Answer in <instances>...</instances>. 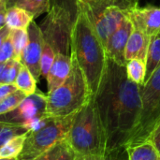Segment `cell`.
Here are the masks:
<instances>
[{"instance_id": "obj_30", "label": "cell", "mask_w": 160, "mask_h": 160, "mask_svg": "<svg viewBox=\"0 0 160 160\" xmlns=\"http://www.w3.org/2000/svg\"><path fill=\"white\" fill-rule=\"evenodd\" d=\"M11 59H14V51L10 37L8 36L0 47V63H5Z\"/></svg>"}, {"instance_id": "obj_40", "label": "cell", "mask_w": 160, "mask_h": 160, "mask_svg": "<svg viewBox=\"0 0 160 160\" xmlns=\"http://www.w3.org/2000/svg\"><path fill=\"white\" fill-rule=\"evenodd\" d=\"M0 160H16V159H8V158H0Z\"/></svg>"}, {"instance_id": "obj_19", "label": "cell", "mask_w": 160, "mask_h": 160, "mask_svg": "<svg viewBox=\"0 0 160 160\" xmlns=\"http://www.w3.org/2000/svg\"><path fill=\"white\" fill-rule=\"evenodd\" d=\"M37 82V80L30 72V70L24 65L22 64L18 76L14 82V84L16 85L17 89L23 92L27 97L31 96L38 90Z\"/></svg>"}, {"instance_id": "obj_2", "label": "cell", "mask_w": 160, "mask_h": 160, "mask_svg": "<svg viewBox=\"0 0 160 160\" xmlns=\"http://www.w3.org/2000/svg\"><path fill=\"white\" fill-rule=\"evenodd\" d=\"M70 53L74 55L82 70L94 98L105 73L108 57L94 26L85 13L78 8L72 26Z\"/></svg>"}, {"instance_id": "obj_34", "label": "cell", "mask_w": 160, "mask_h": 160, "mask_svg": "<svg viewBox=\"0 0 160 160\" xmlns=\"http://www.w3.org/2000/svg\"><path fill=\"white\" fill-rule=\"evenodd\" d=\"M150 141H152V142L155 144V146L157 147V149L158 150L160 154V124L158 127L156 128V130L154 131Z\"/></svg>"}, {"instance_id": "obj_16", "label": "cell", "mask_w": 160, "mask_h": 160, "mask_svg": "<svg viewBox=\"0 0 160 160\" xmlns=\"http://www.w3.org/2000/svg\"><path fill=\"white\" fill-rule=\"evenodd\" d=\"M34 18L31 12L17 6L7 8L5 12V23L10 29H27Z\"/></svg>"}, {"instance_id": "obj_20", "label": "cell", "mask_w": 160, "mask_h": 160, "mask_svg": "<svg viewBox=\"0 0 160 160\" xmlns=\"http://www.w3.org/2000/svg\"><path fill=\"white\" fill-rule=\"evenodd\" d=\"M127 75L130 81L136 84L142 86L145 82L146 75V62L140 58H134L126 64Z\"/></svg>"}, {"instance_id": "obj_7", "label": "cell", "mask_w": 160, "mask_h": 160, "mask_svg": "<svg viewBox=\"0 0 160 160\" xmlns=\"http://www.w3.org/2000/svg\"><path fill=\"white\" fill-rule=\"evenodd\" d=\"M73 22L70 12L65 7L53 5L50 8L39 27L44 41L55 53L70 55Z\"/></svg>"}, {"instance_id": "obj_24", "label": "cell", "mask_w": 160, "mask_h": 160, "mask_svg": "<svg viewBox=\"0 0 160 160\" xmlns=\"http://www.w3.org/2000/svg\"><path fill=\"white\" fill-rule=\"evenodd\" d=\"M14 6L31 12L35 18L48 12L51 8L50 0H18Z\"/></svg>"}, {"instance_id": "obj_28", "label": "cell", "mask_w": 160, "mask_h": 160, "mask_svg": "<svg viewBox=\"0 0 160 160\" xmlns=\"http://www.w3.org/2000/svg\"><path fill=\"white\" fill-rule=\"evenodd\" d=\"M21 67H22L21 61L15 60V59H11L8 61L3 76H2L1 84L2 83H14Z\"/></svg>"}, {"instance_id": "obj_12", "label": "cell", "mask_w": 160, "mask_h": 160, "mask_svg": "<svg viewBox=\"0 0 160 160\" xmlns=\"http://www.w3.org/2000/svg\"><path fill=\"white\" fill-rule=\"evenodd\" d=\"M133 26L149 38L160 34V8L155 6L137 7L128 13Z\"/></svg>"}, {"instance_id": "obj_27", "label": "cell", "mask_w": 160, "mask_h": 160, "mask_svg": "<svg viewBox=\"0 0 160 160\" xmlns=\"http://www.w3.org/2000/svg\"><path fill=\"white\" fill-rule=\"evenodd\" d=\"M55 54L56 53L54 52L52 48L44 41L41 58H40V76H42L44 78L47 77V75L52 68V65L54 61Z\"/></svg>"}, {"instance_id": "obj_1", "label": "cell", "mask_w": 160, "mask_h": 160, "mask_svg": "<svg viewBox=\"0 0 160 160\" xmlns=\"http://www.w3.org/2000/svg\"><path fill=\"white\" fill-rule=\"evenodd\" d=\"M93 99L104 129L107 150L126 146L139 122L141 86L128 79L126 67L108 59Z\"/></svg>"}, {"instance_id": "obj_23", "label": "cell", "mask_w": 160, "mask_h": 160, "mask_svg": "<svg viewBox=\"0 0 160 160\" xmlns=\"http://www.w3.org/2000/svg\"><path fill=\"white\" fill-rule=\"evenodd\" d=\"M77 160H128V153L126 146L106 150L98 155H88L78 157Z\"/></svg>"}, {"instance_id": "obj_9", "label": "cell", "mask_w": 160, "mask_h": 160, "mask_svg": "<svg viewBox=\"0 0 160 160\" xmlns=\"http://www.w3.org/2000/svg\"><path fill=\"white\" fill-rule=\"evenodd\" d=\"M28 40L23 50L21 62L33 74L37 82L40 78V58L44 38L40 27L33 21L27 27Z\"/></svg>"}, {"instance_id": "obj_41", "label": "cell", "mask_w": 160, "mask_h": 160, "mask_svg": "<svg viewBox=\"0 0 160 160\" xmlns=\"http://www.w3.org/2000/svg\"><path fill=\"white\" fill-rule=\"evenodd\" d=\"M0 1H6V0H0Z\"/></svg>"}, {"instance_id": "obj_10", "label": "cell", "mask_w": 160, "mask_h": 160, "mask_svg": "<svg viewBox=\"0 0 160 160\" xmlns=\"http://www.w3.org/2000/svg\"><path fill=\"white\" fill-rule=\"evenodd\" d=\"M132 30L133 24L128 16H127L107 40L105 51L109 60L113 61L117 65L126 67L127 60L125 57V50Z\"/></svg>"}, {"instance_id": "obj_11", "label": "cell", "mask_w": 160, "mask_h": 160, "mask_svg": "<svg viewBox=\"0 0 160 160\" xmlns=\"http://www.w3.org/2000/svg\"><path fill=\"white\" fill-rule=\"evenodd\" d=\"M76 8L82 10L90 22H95L104 11L117 8L128 14L139 7V0H75Z\"/></svg>"}, {"instance_id": "obj_35", "label": "cell", "mask_w": 160, "mask_h": 160, "mask_svg": "<svg viewBox=\"0 0 160 160\" xmlns=\"http://www.w3.org/2000/svg\"><path fill=\"white\" fill-rule=\"evenodd\" d=\"M9 34H10V28L7 24H5L3 27L0 28V47L2 46L5 39L9 36Z\"/></svg>"}, {"instance_id": "obj_8", "label": "cell", "mask_w": 160, "mask_h": 160, "mask_svg": "<svg viewBox=\"0 0 160 160\" xmlns=\"http://www.w3.org/2000/svg\"><path fill=\"white\" fill-rule=\"evenodd\" d=\"M46 103L47 96L37 90L33 95L26 97L15 110L0 115V122L22 126L34 117L46 114Z\"/></svg>"}, {"instance_id": "obj_15", "label": "cell", "mask_w": 160, "mask_h": 160, "mask_svg": "<svg viewBox=\"0 0 160 160\" xmlns=\"http://www.w3.org/2000/svg\"><path fill=\"white\" fill-rule=\"evenodd\" d=\"M149 42L150 38L133 26V30L128 38L125 50V57L127 62L134 58H140L145 61Z\"/></svg>"}, {"instance_id": "obj_38", "label": "cell", "mask_w": 160, "mask_h": 160, "mask_svg": "<svg viewBox=\"0 0 160 160\" xmlns=\"http://www.w3.org/2000/svg\"><path fill=\"white\" fill-rule=\"evenodd\" d=\"M17 1H18V0H6V8H10V7L14 6V5L16 4Z\"/></svg>"}, {"instance_id": "obj_29", "label": "cell", "mask_w": 160, "mask_h": 160, "mask_svg": "<svg viewBox=\"0 0 160 160\" xmlns=\"http://www.w3.org/2000/svg\"><path fill=\"white\" fill-rule=\"evenodd\" d=\"M50 118H51V116H48L47 114L39 115V116L34 117V118L26 121L22 126L29 132H36V131H38L41 128H43L48 124Z\"/></svg>"}, {"instance_id": "obj_22", "label": "cell", "mask_w": 160, "mask_h": 160, "mask_svg": "<svg viewBox=\"0 0 160 160\" xmlns=\"http://www.w3.org/2000/svg\"><path fill=\"white\" fill-rule=\"evenodd\" d=\"M9 37L13 46L14 59L21 61L23 50L28 40L27 29H10Z\"/></svg>"}, {"instance_id": "obj_37", "label": "cell", "mask_w": 160, "mask_h": 160, "mask_svg": "<svg viewBox=\"0 0 160 160\" xmlns=\"http://www.w3.org/2000/svg\"><path fill=\"white\" fill-rule=\"evenodd\" d=\"M6 65H7V62H5V63H0V84H1V80H2V76H3V73H4Z\"/></svg>"}, {"instance_id": "obj_4", "label": "cell", "mask_w": 160, "mask_h": 160, "mask_svg": "<svg viewBox=\"0 0 160 160\" xmlns=\"http://www.w3.org/2000/svg\"><path fill=\"white\" fill-rule=\"evenodd\" d=\"M66 141L78 157L98 155L107 150L104 129L93 98L76 113Z\"/></svg>"}, {"instance_id": "obj_14", "label": "cell", "mask_w": 160, "mask_h": 160, "mask_svg": "<svg viewBox=\"0 0 160 160\" xmlns=\"http://www.w3.org/2000/svg\"><path fill=\"white\" fill-rule=\"evenodd\" d=\"M71 69V56L56 53L52 68L46 77L48 93L59 87L68 78Z\"/></svg>"}, {"instance_id": "obj_5", "label": "cell", "mask_w": 160, "mask_h": 160, "mask_svg": "<svg viewBox=\"0 0 160 160\" xmlns=\"http://www.w3.org/2000/svg\"><path fill=\"white\" fill-rule=\"evenodd\" d=\"M141 98L139 122L126 147L149 141L160 124V66L141 86Z\"/></svg>"}, {"instance_id": "obj_13", "label": "cell", "mask_w": 160, "mask_h": 160, "mask_svg": "<svg viewBox=\"0 0 160 160\" xmlns=\"http://www.w3.org/2000/svg\"><path fill=\"white\" fill-rule=\"evenodd\" d=\"M128 15V14L126 11L117 8H113L107 9L95 22H91L104 47L109 37L115 31V29L121 24L123 20Z\"/></svg>"}, {"instance_id": "obj_33", "label": "cell", "mask_w": 160, "mask_h": 160, "mask_svg": "<svg viewBox=\"0 0 160 160\" xmlns=\"http://www.w3.org/2000/svg\"><path fill=\"white\" fill-rule=\"evenodd\" d=\"M17 89L14 83H2L0 84V101L7 98L8 95L15 92Z\"/></svg>"}, {"instance_id": "obj_21", "label": "cell", "mask_w": 160, "mask_h": 160, "mask_svg": "<svg viewBox=\"0 0 160 160\" xmlns=\"http://www.w3.org/2000/svg\"><path fill=\"white\" fill-rule=\"evenodd\" d=\"M28 133V132H27ZM27 133L14 137L0 147V158L16 159L21 154Z\"/></svg>"}, {"instance_id": "obj_31", "label": "cell", "mask_w": 160, "mask_h": 160, "mask_svg": "<svg viewBox=\"0 0 160 160\" xmlns=\"http://www.w3.org/2000/svg\"><path fill=\"white\" fill-rule=\"evenodd\" d=\"M78 159V155L76 152L70 147V145L65 140L62 142L61 149L57 156L54 158L53 160H77Z\"/></svg>"}, {"instance_id": "obj_18", "label": "cell", "mask_w": 160, "mask_h": 160, "mask_svg": "<svg viewBox=\"0 0 160 160\" xmlns=\"http://www.w3.org/2000/svg\"><path fill=\"white\" fill-rule=\"evenodd\" d=\"M145 62H146L145 82H146L153 74V72L160 66V34L150 38Z\"/></svg>"}, {"instance_id": "obj_17", "label": "cell", "mask_w": 160, "mask_h": 160, "mask_svg": "<svg viewBox=\"0 0 160 160\" xmlns=\"http://www.w3.org/2000/svg\"><path fill=\"white\" fill-rule=\"evenodd\" d=\"M128 160H160V154L152 141L127 147Z\"/></svg>"}, {"instance_id": "obj_3", "label": "cell", "mask_w": 160, "mask_h": 160, "mask_svg": "<svg viewBox=\"0 0 160 160\" xmlns=\"http://www.w3.org/2000/svg\"><path fill=\"white\" fill-rule=\"evenodd\" d=\"M71 56V69L66 81L48 93L45 113L51 117H66L78 112L93 98L85 76L76 58Z\"/></svg>"}, {"instance_id": "obj_26", "label": "cell", "mask_w": 160, "mask_h": 160, "mask_svg": "<svg viewBox=\"0 0 160 160\" xmlns=\"http://www.w3.org/2000/svg\"><path fill=\"white\" fill-rule=\"evenodd\" d=\"M26 97L27 96L20 90H16L12 94L8 95L0 101V115L15 110Z\"/></svg>"}, {"instance_id": "obj_6", "label": "cell", "mask_w": 160, "mask_h": 160, "mask_svg": "<svg viewBox=\"0 0 160 160\" xmlns=\"http://www.w3.org/2000/svg\"><path fill=\"white\" fill-rule=\"evenodd\" d=\"M76 113L66 117H51L48 124L40 130L28 131L23 148L16 160H36L54 145L65 141Z\"/></svg>"}, {"instance_id": "obj_39", "label": "cell", "mask_w": 160, "mask_h": 160, "mask_svg": "<svg viewBox=\"0 0 160 160\" xmlns=\"http://www.w3.org/2000/svg\"><path fill=\"white\" fill-rule=\"evenodd\" d=\"M7 8H6V1H0V11H3V10H6Z\"/></svg>"}, {"instance_id": "obj_25", "label": "cell", "mask_w": 160, "mask_h": 160, "mask_svg": "<svg viewBox=\"0 0 160 160\" xmlns=\"http://www.w3.org/2000/svg\"><path fill=\"white\" fill-rule=\"evenodd\" d=\"M28 131L21 125L0 122V147L14 137L27 133Z\"/></svg>"}, {"instance_id": "obj_36", "label": "cell", "mask_w": 160, "mask_h": 160, "mask_svg": "<svg viewBox=\"0 0 160 160\" xmlns=\"http://www.w3.org/2000/svg\"><path fill=\"white\" fill-rule=\"evenodd\" d=\"M5 12H6V10L0 11V28L6 24L5 23Z\"/></svg>"}, {"instance_id": "obj_32", "label": "cell", "mask_w": 160, "mask_h": 160, "mask_svg": "<svg viewBox=\"0 0 160 160\" xmlns=\"http://www.w3.org/2000/svg\"><path fill=\"white\" fill-rule=\"evenodd\" d=\"M64 142V141H63ZM59 142L58 144L54 145L52 148H51L49 151L45 152L43 155H41L39 158H38L36 160H53L54 158L57 156V154L59 153L60 149H61V146H62V142Z\"/></svg>"}]
</instances>
